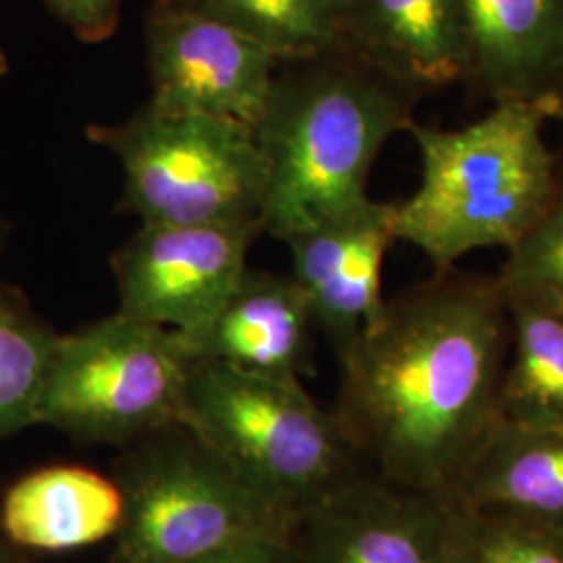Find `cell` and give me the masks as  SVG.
<instances>
[{"label":"cell","instance_id":"1","mask_svg":"<svg viewBox=\"0 0 563 563\" xmlns=\"http://www.w3.org/2000/svg\"><path fill=\"white\" fill-rule=\"evenodd\" d=\"M507 355L497 276L439 269L386 299L339 360L334 418L380 478L449 497L497 423Z\"/></svg>","mask_w":563,"mask_h":563},{"label":"cell","instance_id":"2","mask_svg":"<svg viewBox=\"0 0 563 563\" xmlns=\"http://www.w3.org/2000/svg\"><path fill=\"white\" fill-rule=\"evenodd\" d=\"M282 65L255 128L263 232L278 241L365 201L372 165L420 101L342 53Z\"/></svg>","mask_w":563,"mask_h":563},{"label":"cell","instance_id":"3","mask_svg":"<svg viewBox=\"0 0 563 563\" xmlns=\"http://www.w3.org/2000/svg\"><path fill=\"white\" fill-rule=\"evenodd\" d=\"M555 101H504L457 130L413 121L422 180L397 205L395 236L422 251L434 269L483 249H511L541 218L558 184L544 136Z\"/></svg>","mask_w":563,"mask_h":563},{"label":"cell","instance_id":"4","mask_svg":"<svg viewBox=\"0 0 563 563\" xmlns=\"http://www.w3.org/2000/svg\"><path fill=\"white\" fill-rule=\"evenodd\" d=\"M180 426L297 518L353 474V449L334 413H325L299 378L190 360Z\"/></svg>","mask_w":563,"mask_h":563},{"label":"cell","instance_id":"5","mask_svg":"<svg viewBox=\"0 0 563 563\" xmlns=\"http://www.w3.org/2000/svg\"><path fill=\"white\" fill-rule=\"evenodd\" d=\"M86 136L120 162L121 209L142 223L263 230L262 155L239 121L148 101L118 125H88Z\"/></svg>","mask_w":563,"mask_h":563},{"label":"cell","instance_id":"6","mask_svg":"<svg viewBox=\"0 0 563 563\" xmlns=\"http://www.w3.org/2000/svg\"><path fill=\"white\" fill-rule=\"evenodd\" d=\"M118 483L123 518L111 563H192L234 544L292 541L299 523L181 426L146 437Z\"/></svg>","mask_w":563,"mask_h":563},{"label":"cell","instance_id":"7","mask_svg":"<svg viewBox=\"0 0 563 563\" xmlns=\"http://www.w3.org/2000/svg\"><path fill=\"white\" fill-rule=\"evenodd\" d=\"M188 362L176 330L120 311L60 334L36 423L113 444L180 426Z\"/></svg>","mask_w":563,"mask_h":563},{"label":"cell","instance_id":"8","mask_svg":"<svg viewBox=\"0 0 563 563\" xmlns=\"http://www.w3.org/2000/svg\"><path fill=\"white\" fill-rule=\"evenodd\" d=\"M144 41L153 86L148 101L239 121L255 132L282 65L263 44L181 0L151 4Z\"/></svg>","mask_w":563,"mask_h":563},{"label":"cell","instance_id":"9","mask_svg":"<svg viewBox=\"0 0 563 563\" xmlns=\"http://www.w3.org/2000/svg\"><path fill=\"white\" fill-rule=\"evenodd\" d=\"M255 225L142 223L111 257L120 313L176 332L207 322L246 269Z\"/></svg>","mask_w":563,"mask_h":563},{"label":"cell","instance_id":"10","mask_svg":"<svg viewBox=\"0 0 563 563\" xmlns=\"http://www.w3.org/2000/svg\"><path fill=\"white\" fill-rule=\"evenodd\" d=\"M449 499L351 474L297 523L301 563H443Z\"/></svg>","mask_w":563,"mask_h":563},{"label":"cell","instance_id":"11","mask_svg":"<svg viewBox=\"0 0 563 563\" xmlns=\"http://www.w3.org/2000/svg\"><path fill=\"white\" fill-rule=\"evenodd\" d=\"M395 202L365 199L284 239L290 276L336 357L383 311V265L395 236Z\"/></svg>","mask_w":563,"mask_h":563},{"label":"cell","instance_id":"12","mask_svg":"<svg viewBox=\"0 0 563 563\" xmlns=\"http://www.w3.org/2000/svg\"><path fill=\"white\" fill-rule=\"evenodd\" d=\"M339 53L418 97L470 80L465 0H346Z\"/></svg>","mask_w":563,"mask_h":563},{"label":"cell","instance_id":"13","mask_svg":"<svg viewBox=\"0 0 563 563\" xmlns=\"http://www.w3.org/2000/svg\"><path fill=\"white\" fill-rule=\"evenodd\" d=\"M313 313L290 274L244 269L220 309L192 332H176L190 360L274 376L311 369Z\"/></svg>","mask_w":563,"mask_h":563},{"label":"cell","instance_id":"14","mask_svg":"<svg viewBox=\"0 0 563 563\" xmlns=\"http://www.w3.org/2000/svg\"><path fill=\"white\" fill-rule=\"evenodd\" d=\"M476 90L493 102L563 92V0H465Z\"/></svg>","mask_w":563,"mask_h":563},{"label":"cell","instance_id":"15","mask_svg":"<svg viewBox=\"0 0 563 563\" xmlns=\"http://www.w3.org/2000/svg\"><path fill=\"white\" fill-rule=\"evenodd\" d=\"M123 518L118 481L78 465H53L13 484L0 504L7 543L32 551H74L115 537Z\"/></svg>","mask_w":563,"mask_h":563},{"label":"cell","instance_id":"16","mask_svg":"<svg viewBox=\"0 0 563 563\" xmlns=\"http://www.w3.org/2000/svg\"><path fill=\"white\" fill-rule=\"evenodd\" d=\"M446 499L563 528V432L495 423Z\"/></svg>","mask_w":563,"mask_h":563},{"label":"cell","instance_id":"17","mask_svg":"<svg viewBox=\"0 0 563 563\" xmlns=\"http://www.w3.org/2000/svg\"><path fill=\"white\" fill-rule=\"evenodd\" d=\"M509 313L497 422L563 432V302L504 290Z\"/></svg>","mask_w":563,"mask_h":563},{"label":"cell","instance_id":"18","mask_svg":"<svg viewBox=\"0 0 563 563\" xmlns=\"http://www.w3.org/2000/svg\"><path fill=\"white\" fill-rule=\"evenodd\" d=\"M263 44L280 63L339 53L346 0H181Z\"/></svg>","mask_w":563,"mask_h":563},{"label":"cell","instance_id":"19","mask_svg":"<svg viewBox=\"0 0 563 563\" xmlns=\"http://www.w3.org/2000/svg\"><path fill=\"white\" fill-rule=\"evenodd\" d=\"M59 336L21 290L0 282V441L36 426L42 386Z\"/></svg>","mask_w":563,"mask_h":563},{"label":"cell","instance_id":"20","mask_svg":"<svg viewBox=\"0 0 563 563\" xmlns=\"http://www.w3.org/2000/svg\"><path fill=\"white\" fill-rule=\"evenodd\" d=\"M443 563H563V528L449 501Z\"/></svg>","mask_w":563,"mask_h":563},{"label":"cell","instance_id":"21","mask_svg":"<svg viewBox=\"0 0 563 563\" xmlns=\"http://www.w3.org/2000/svg\"><path fill=\"white\" fill-rule=\"evenodd\" d=\"M497 280L504 290L532 292L563 302V169L541 218L507 249Z\"/></svg>","mask_w":563,"mask_h":563},{"label":"cell","instance_id":"22","mask_svg":"<svg viewBox=\"0 0 563 563\" xmlns=\"http://www.w3.org/2000/svg\"><path fill=\"white\" fill-rule=\"evenodd\" d=\"M80 41L111 38L120 25L121 0H44Z\"/></svg>","mask_w":563,"mask_h":563},{"label":"cell","instance_id":"23","mask_svg":"<svg viewBox=\"0 0 563 563\" xmlns=\"http://www.w3.org/2000/svg\"><path fill=\"white\" fill-rule=\"evenodd\" d=\"M192 563H301L295 541L263 539L234 544Z\"/></svg>","mask_w":563,"mask_h":563},{"label":"cell","instance_id":"24","mask_svg":"<svg viewBox=\"0 0 563 563\" xmlns=\"http://www.w3.org/2000/svg\"><path fill=\"white\" fill-rule=\"evenodd\" d=\"M2 539H4V537H0V563H13L11 553H9V549H7V543H4Z\"/></svg>","mask_w":563,"mask_h":563},{"label":"cell","instance_id":"25","mask_svg":"<svg viewBox=\"0 0 563 563\" xmlns=\"http://www.w3.org/2000/svg\"><path fill=\"white\" fill-rule=\"evenodd\" d=\"M7 74H9V59H7V55L0 51V78L7 76Z\"/></svg>","mask_w":563,"mask_h":563},{"label":"cell","instance_id":"26","mask_svg":"<svg viewBox=\"0 0 563 563\" xmlns=\"http://www.w3.org/2000/svg\"><path fill=\"white\" fill-rule=\"evenodd\" d=\"M555 121L563 123V92L558 97V109H555Z\"/></svg>","mask_w":563,"mask_h":563},{"label":"cell","instance_id":"27","mask_svg":"<svg viewBox=\"0 0 563 563\" xmlns=\"http://www.w3.org/2000/svg\"><path fill=\"white\" fill-rule=\"evenodd\" d=\"M7 230H9V228H7V223L0 220V249H2V244L7 241Z\"/></svg>","mask_w":563,"mask_h":563}]
</instances>
